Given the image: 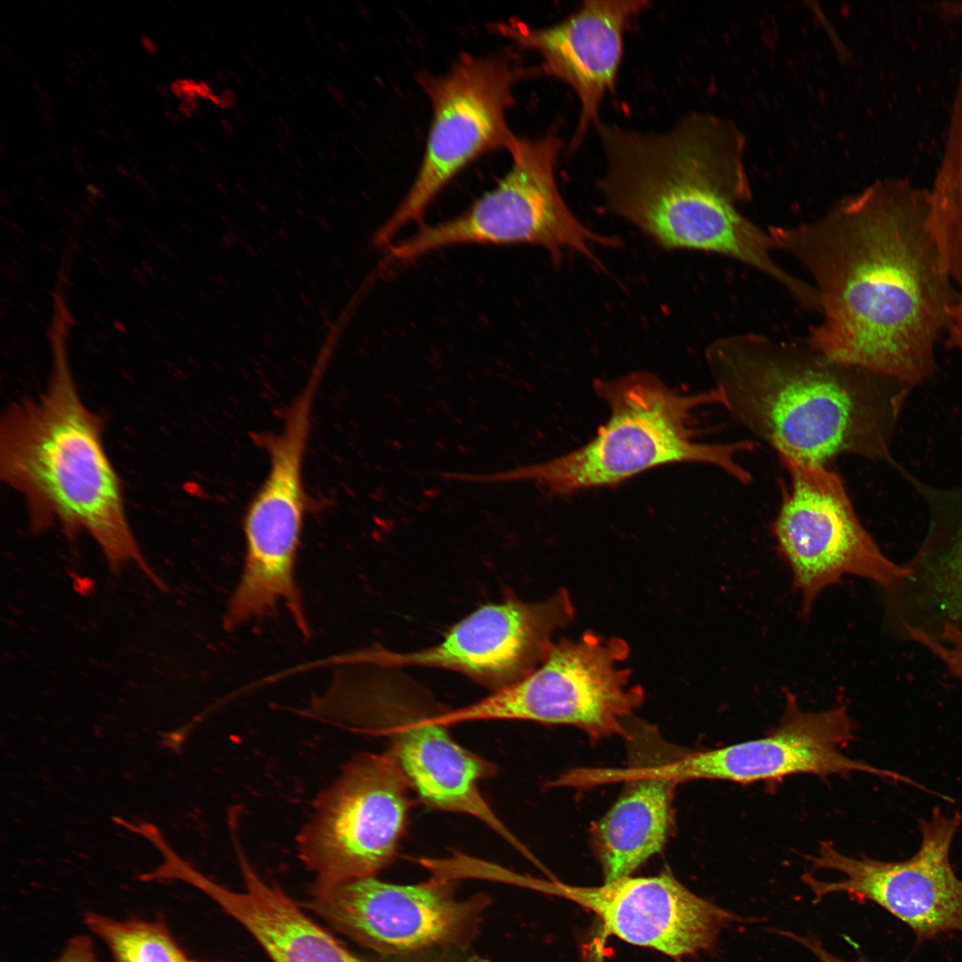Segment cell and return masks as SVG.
Masks as SVG:
<instances>
[{"label": "cell", "mask_w": 962, "mask_h": 962, "mask_svg": "<svg viewBox=\"0 0 962 962\" xmlns=\"http://www.w3.org/2000/svg\"><path fill=\"white\" fill-rule=\"evenodd\" d=\"M928 188L879 179L811 221L767 229L812 278L821 321L806 342L836 362L915 387L958 298L927 228Z\"/></svg>", "instance_id": "obj_1"}, {"label": "cell", "mask_w": 962, "mask_h": 962, "mask_svg": "<svg viewBox=\"0 0 962 962\" xmlns=\"http://www.w3.org/2000/svg\"><path fill=\"white\" fill-rule=\"evenodd\" d=\"M606 159L599 188L607 207L668 249L716 253L781 286L804 306L810 281L774 258L768 231L741 208L752 196L745 166L746 138L727 118L693 113L662 133L599 122Z\"/></svg>", "instance_id": "obj_2"}, {"label": "cell", "mask_w": 962, "mask_h": 962, "mask_svg": "<svg viewBox=\"0 0 962 962\" xmlns=\"http://www.w3.org/2000/svg\"><path fill=\"white\" fill-rule=\"evenodd\" d=\"M705 360L722 406L777 455L828 467L848 454L900 469L892 443L910 384L752 332L714 340Z\"/></svg>", "instance_id": "obj_3"}, {"label": "cell", "mask_w": 962, "mask_h": 962, "mask_svg": "<svg viewBox=\"0 0 962 962\" xmlns=\"http://www.w3.org/2000/svg\"><path fill=\"white\" fill-rule=\"evenodd\" d=\"M57 356L46 390L15 403L2 419L1 477L21 494L34 531L58 525L69 536L86 532L114 572L133 564L161 588L128 523L101 420Z\"/></svg>", "instance_id": "obj_4"}, {"label": "cell", "mask_w": 962, "mask_h": 962, "mask_svg": "<svg viewBox=\"0 0 962 962\" xmlns=\"http://www.w3.org/2000/svg\"><path fill=\"white\" fill-rule=\"evenodd\" d=\"M593 388L607 405L609 416L589 442L548 461L473 473L471 482L528 481L564 495L613 487L655 468L678 463L710 465L741 484L752 481L738 460L754 449L752 441L712 444L697 439L694 413L703 406L722 405L716 388L686 394L648 371L597 379Z\"/></svg>", "instance_id": "obj_5"}, {"label": "cell", "mask_w": 962, "mask_h": 962, "mask_svg": "<svg viewBox=\"0 0 962 962\" xmlns=\"http://www.w3.org/2000/svg\"><path fill=\"white\" fill-rule=\"evenodd\" d=\"M378 668L336 673L302 713L351 732L388 738V750L427 806L472 816L526 854L480 792V783L496 773V766L458 744L448 727L436 722L444 709L413 681L394 669Z\"/></svg>", "instance_id": "obj_6"}, {"label": "cell", "mask_w": 962, "mask_h": 962, "mask_svg": "<svg viewBox=\"0 0 962 962\" xmlns=\"http://www.w3.org/2000/svg\"><path fill=\"white\" fill-rule=\"evenodd\" d=\"M562 149L557 127L536 139L518 137L510 151V169L492 189L454 217L422 225L392 243L387 259L412 261L458 245L526 244L545 249L556 264L569 252L598 263V247L615 248L620 241L589 229L565 202L556 179Z\"/></svg>", "instance_id": "obj_7"}, {"label": "cell", "mask_w": 962, "mask_h": 962, "mask_svg": "<svg viewBox=\"0 0 962 962\" xmlns=\"http://www.w3.org/2000/svg\"><path fill=\"white\" fill-rule=\"evenodd\" d=\"M537 73L540 69L525 67L514 53L503 52L462 53L443 75L419 74L432 110L426 146L405 197L376 235L379 246L388 247L404 226L420 221L444 188L478 157L499 150L510 153L518 139L507 120L513 88Z\"/></svg>", "instance_id": "obj_8"}, {"label": "cell", "mask_w": 962, "mask_h": 962, "mask_svg": "<svg viewBox=\"0 0 962 962\" xmlns=\"http://www.w3.org/2000/svg\"><path fill=\"white\" fill-rule=\"evenodd\" d=\"M625 640L592 632L555 643L547 658L522 680L469 705L436 717L445 727L476 721H528L580 729L596 741L627 732V720L644 699L631 672L618 664Z\"/></svg>", "instance_id": "obj_9"}, {"label": "cell", "mask_w": 962, "mask_h": 962, "mask_svg": "<svg viewBox=\"0 0 962 962\" xmlns=\"http://www.w3.org/2000/svg\"><path fill=\"white\" fill-rule=\"evenodd\" d=\"M389 750L354 756L316 798L297 843L314 890L375 876L397 855L412 805Z\"/></svg>", "instance_id": "obj_10"}, {"label": "cell", "mask_w": 962, "mask_h": 962, "mask_svg": "<svg viewBox=\"0 0 962 962\" xmlns=\"http://www.w3.org/2000/svg\"><path fill=\"white\" fill-rule=\"evenodd\" d=\"M788 484L771 532L802 598L803 616L818 595L845 575L874 582L886 591L909 574L881 550L860 522L841 477L816 466L778 455Z\"/></svg>", "instance_id": "obj_11"}, {"label": "cell", "mask_w": 962, "mask_h": 962, "mask_svg": "<svg viewBox=\"0 0 962 962\" xmlns=\"http://www.w3.org/2000/svg\"><path fill=\"white\" fill-rule=\"evenodd\" d=\"M320 378L311 377L278 434L265 441L268 470L244 513V563L232 599L250 616H270L281 606L295 613L304 605L295 567L307 506L304 459Z\"/></svg>", "instance_id": "obj_12"}, {"label": "cell", "mask_w": 962, "mask_h": 962, "mask_svg": "<svg viewBox=\"0 0 962 962\" xmlns=\"http://www.w3.org/2000/svg\"><path fill=\"white\" fill-rule=\"evenodd\" d=\"M491 899L455 896V884L432 876L395 885L374 876L313 890L310 908L338 931L379 953L406 956L468 946Z\"/></svg>", "instance_id": "obj_13"}, {"label": "cell", "mask_w": 962, "mask_h": 962, "mask_svg": "<svg viewBox=\"0 0 962 962\" xmlns=\"http://www.w3.org/2000/svg\"><path fill=\"white\" fill-rule=\"evenodd\" d=\"M574 616L575 607L565 589L537 602L510 597L477 607L451 626L432 647L407 652L376 647L349 652L346 660L351 664L391 669L453 671L496 691L535 670L554 646V632Z\"/></svg>", "instance_id": "obj_14"}, {"label": "cell", "mask_w": 962, "mask_h": 962, "mask_svg": "<svg viewBox=\"0 0 962 962\" xmlns=\"http://www.w3.org/2000/svg\"><path fill=\"white\" fill-rule=\"evenodd\" d=\"M960 823L958 813L948 816L935 809L929 819L920 821L918 850L902 861L852 858L823 842L808 860L814 868L841 873L842 879L823 881L805 873L802 880L815 903L838 893L874 902L905 923L920 942L962 933V881L950 860Z\"/></svg>", "instance_id": "obj_15"}, {"label": "cell", "mask_w": 962, "mask_h": 962, "mask_svg": "<svg viewBox=\"0 0 962 962\" xmlns=\"http://www.w3.org/2000/svg\"><path fill=\"white\" fill-rule=\"evenodd\" d=\"M853 734L846 705L805 712L795 695L786 691L784 713L763 737L719 748L677 750L662 762L660 771L678 785L700 779L751 784L796 774L827 777L852 772L914 784L895 771L846 756L842 749L854 739Z\"/></svg>", "instance_id": "obj_16"}, {"label": "cell", "mask_w": 962, "mask_h": 962, "mask_svg": "<svg viewBox=\"0 0 962 962\" xmlns=\"http://www.w3.org/2000/svg\"><path fill=\"white\" fill-rule=\"evenodd\" d=\"M526 884L592 912L607 934L677 959L712 949L728 926L749 921L697 895L670 871L593 886L537 879Z\"/></svg>", "instance_id": "obj_17"}, {"label": "cell", "mask_w": 962, "mask_h": 962, "mask_svg": "<svg viewBox=\"0 0 962 962\" xmlns=\"http://www.w3.org/2000/svg\"><path fill=\"white\" fill-rule=\"evenodd\" d=\"M625 737L629 747L625 768L575 769L550 783L574 788L624 784L614 804L591 827V845L604 881L631 876L660 852L674 825L673 799L678 784L660 771L662 762L673 747L648 724L632 723Z\"/></svg>", "instance_id": "obj_18"}, {"label": "cell", "mask_w": 962, "mask_h": 962, "mask_svg": "<svg viewBox=\"0 0 962 962\" xmlns=\"http://www.w3.org/2000/svg\"><path fill=\"white\" fill-rule=\"evenodd\" d=\"M649 4L644 0L585 1L563 20L547 27L534 28L515 19L491 25L518 47L537 53L542 74L564 82L577 95L581 110L571 151L599 123L601 102L613 90L621 65L624 30Z\"/></svg>", "instance_id": "obj_19"}, {"label": "cell", "mask_w": 962, "mask_h": 962, "mask_svg": "<svg viewBox=\"0 0 962 962\" xmlns=\"http://www.w3.org/2000/svg\"><path fill=\"white\" fill-rule=\"evenodd\" d=\"M901 474L925 503L929 523L906 565L909 575L888 592L890 616L901 631L950 628L962 636V485L937 487Z\"/></svg>", "instance_id": "obj_20"}, {"label": "cell", "mask_w": 962, "mask_h": 962, "mask_svg": "<svg viewBox=\"0 0 962 962\" xmlns=\"http://www.w3.org/2000/svg\"><path fill=\"white\" fill-rule=\"evenodd\" d=\"M244 882L242 892L218 885L182 858L169 868L171 879L189 884L214 900L240 923L273 962H366L321 927L279 888L265 883L246 858L237 829L230 831Z\"/></svg>", "instance_id": "obj_21"}, {"label": "cell", "mask_w": 962, "mask_h": 962, "mask_svg": "<svg viewBox=\"0 0 962 962\" xmlns=\"http://www.w3.org/2000/svg\"><path fill=\"white\" fill-rule=\"evenodd\" d=\"M926 223L945 272L962 284V62L941 162L928 188Z\"/></svg>", "instance_id": "obj_22"}, {"label": "cell", "mask_w": 962, "mask_h": 962, "mask_svg": "<svg viewBox=\"0 0 962 962\" xmlns=\"http://www.w3.org/2000/svg\"><path fill=\"white\" fill-rule=\"evenodd\" d=\"M85 922L105 942L113 962H190L160 921H118L88 912Z\"/></svg>", "instance_id": "obj_23"}, {"label": "cell", "mask_w": 962, "mask_h": 962, "mask_svg": "<svg viewBox=\"0 0 962 962\" xmlns=\"http://www.w3.org/2000/svg\"><path fill=\"white\" fill-rule=\"evenodd\" d=\"M52 962H99L94 942L86 935L72 938L60 956Z\"/></svg>", "instance_id": "obj_24"}, {"label": "cell", "mask_w": 962, "mask_h": 962, "mask_svg": "<svg viewBox=\"0 0 962 962\" xmlns=\"http://www.w3.org/2000/svg\"><path fill=\"white\" fill-rule=\"evenodd\" d=\"M775 933L793 940L806 948L819 962H868L864 959L848 961L833 955L826 949L822 942L814 934L801 935L790 931L775 930Z\"/></svg>", "instance_id": "obj_25"}, {"label": "cell", "mask_w": 962, "mask_h": 962, "mask_svg": "<svg viewBox=\"0 0 962 962\" xmlns=\"http://www.w3.org/2000/svg\"><path fill=\"white\" fill-rule=\"evenodd\" d=\"M949 347L962 352V291L950 309V320L946 330Z\"/></svg>", "instance_id": "obj_26"}, {"label": "cell", "mask_w": 962, "mask_h": 962, "mask_svg": "<svg viewBox=\"0 0 962 962\" xmlns=\"http://www.w3.org/2000/svg\"><path fill=\"white\" fill-rule=\"evenodd\" d=\"M939 9L948 18L962 19V0L942 2Z\"/></svg>", "instance_id": "obj_27"}, {"label": "cell", "mask_w": 962, "mask_h": 962, "mask_svg": "<svg viewBox=\"0 0 962 962\" xmlns=\"http://www.w3.org/2000/svg\"><path fill=\"white\" fill-rule=\"evenodd\" d=\"M196 107L197 102L195 101V97L191 96L185 97L180 104L181 110H183L185 114L192 113L195 110Z\"/></svg>", "instance_id": "obj_28"}, {"label": "cell", "mask_w": 962, "mask_h": 962, "mask_svg": "<svg viewBox=\"0 0 962 962\" xmlns=\"http://www.w3.org/2000/svg\"><path fill=\"white\" fill-rule=\"evenodd\" d=\"M416 962H490V961H488V960H486V959H485L483 958H480V957L473 956V957H469V958H463V959L441 958V959H436V960H428V961L425 960V961H416Z\"/></svg>", "instance_id": "obj_29"}, {"label": "cell", "mask_w": 962, "mask_h": 962, "mask_svg": "<svg viewBox=\"0 0 962 962\" xmlns=\"http://www.w3.org/2000/svg\"><path fill=\"white\" fill-rule=\"evenodd\" d=\"M143 44L144 47H145V48H146V49H147L148 51H151V50H153V49H154V46H153V45H152V44H151V43L150 42V40H149V39H147V38L143 39Z\"/></svg>", "instance_id": "obj_30"}, {"label": "cell", "mask_w": 962, "mask_h": 962, "mask_svg": "<svg viewBox=\"0 0 962 962\" xmlns=\"http://www.w3.org/2000/svg\"><path fill=\"white\" fill-rule=\"evenodd\" d=\"M190 962H196V961H192V960H190Z\"/></svg>", "instance_id": "obj_31"}]
</instances>
